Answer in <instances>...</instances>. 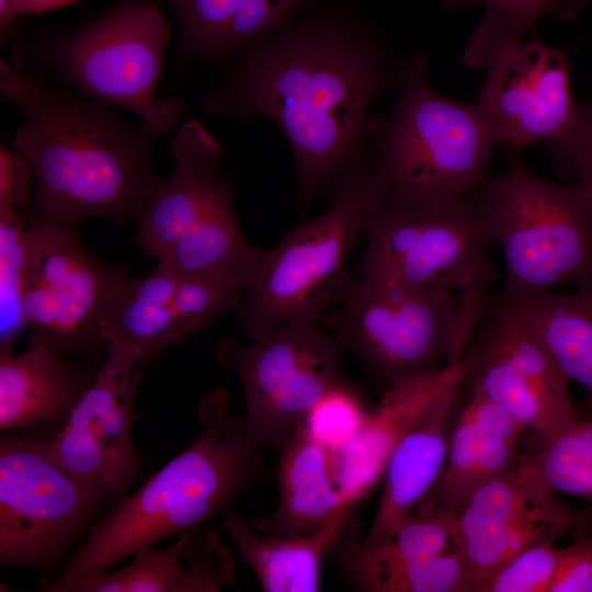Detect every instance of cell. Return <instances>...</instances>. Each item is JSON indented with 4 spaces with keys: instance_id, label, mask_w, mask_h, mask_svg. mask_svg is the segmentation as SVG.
I'll return each mask as SVG.
<instances>
[{
    "instance_id": "obj_7",
    "label": "cell",
    "mask_w": 592,
    "mask_h": 592,
    "mask_svg": "<svg viewBox=\"0 0 592 592\" xmlns=\"http://www.w3.org/2000/svg\"><path fill=\"white\" fill-rule=\"evenodd\" d=\"M426 69L421 53L401 61L394 110L389 117L367 119L366 136L392 195L462 197L485 183L498 144L476 103L437 93Z\"/></svg>"
},
{
    "instance_id": "obj_14",
    "label": "cell",
    "mask_w": 592,
    "mask_h": 592,
    "mask_svg": "<svg viewBox=\"0 0 592 592\" xmlns=\"http://www.w3.org/2000/svg\"><path fill=\"white\" fill-rule=\"evenodd\" d=\"M105 496L61 469L49 457L46 441L2 435L1 568L56 560Z\"/></svg>"
},
{
    "instance_id": "obj_36",
    "label": "cell",
    "mask_w": 592,
    "mask_h": 592,
    "mask_svg": "<svg viewBox=\"0 0 592 592\" xmlns=\"http://www.w3.org/2000/svg\"><path fill=\"white\" fill-rule=\"evenodd\" d=\"M548 592H592V534L572 536L560 556Z\"/></svg>"
},
{
    "instance_id": "obj_17",
    "label": "cell",
    "mask_w": 592,
    "mask_h": 592,
    "mask_svg": "<svg viewBox=\"0 0 592 592\" xmlns=\"http://www.w3.org/2000/svg\"><path fill=\"white\" fill-rule=\"evenodd\" d=\"M465 375L462 358L420 376L395 380L379 403L334 453L335 476L344 500L362 501L385 473L390 454L441 394Z\"/></svg>"
},
{
    "instance_id": "obj_2",
    "label": "cell",
    "mask_w": 592,
    "mask_h": 592,
    "mask_svg": "<svg viewBox=\"0 0 592 592\" xmlns=\"http://www.w3.org/2000/svg\"><path fill=\"white\" fill-rule=\"evenodd\" d=\"M0 96L25 116L12 147L32 166L31 213L73 228L91 217L138 220L167 178L151 167L164 134L106 105L25 76L0 60Z\"/></svg>"
},
{
    "instance_id": "obj_27",
    "label": "cell",
    "mask_w": 592,
    "mask_h": 592,
    "mask_svg": "<svg viewBox=\"0 0 592 592\" xmlns=\"http://www.w3.org/2000/svg\"><path fill=\"white\" fill-rule=\"evenodd\" d=\"M508 304L517 309L569 382L588 391L592 403V289L549 292Z\"/></svg>"
},
{
    "instance_id": "obj_30",
    "label": "cell",
    "mask_w": 592,
    "mask_h": 592,
    "mask_svg": "<svg viewBox=\"0 0 592 592\" xmlns=\"http://www.w3.org/2000/svg\"><path fill=\"white\" fill-rule=\"evenodd\" d=\"M24 261L23 218L18 209L0 206V352L12 351L18 333L25 328Z\"/></svg>"
},
{
    "instance_id": "obj_8",
    "label": "cell",
    "mask_w": 592,
    "mask_h": 592,
    "mask_svg": "<svg viewBox=\"0 0 592 592\" xmlns=\"http://www.w3.org/2000/svg\"><path fill=\"white\" fill-rule=\"evenodd\" d=\"M362 277L456 293L476 325L494 277L491 246L475 201L411 200L391 193L366 232Z\"/></svg>"
},
{
    "instance_id": "obj_16",
    "label": "cell",
    "mask_w": 592,
    "mask_h": 592,
    "mask_svg": "<svg viewBox=\"0 0 592 592\" xmlns=\"http://www.w3.org/2000/svg\"><path fill=\"white\" fill-rule=\"evenodd\" d=\"M171 153L174 172L137 220L138 244L158 261L209 209L234 195L232 180L219 167L221 146L198 121L179 127Z\"/></svg>"
},
{
    "instance_id": "obj_21",
    "label": "cell",
    "mask_w": 592,
    "mask_h": 592,
    "mask_svg": "<svg viewBox=\"0 0 592 592\" xmlns=\"http://www.w3.org/2000/svg\"><path fill=\"white\" fill-rule=\"evenodd\" d=\"M96 374L67 361L36 334L21 354L0 352L1 431L66 421Z\"/></svg>"
},
{
    "instance_id": "obj_34",
    "label": "cell",
    "mask_w": 592,
    "mask_h": 592,
    "mask_svg": "<svg viewBox=\"0 0 592 592\" xmlns=\"http://www.w3.org/2000/svg\"><path fill=\"white\" fill-rule=\"evenodd\" d=\"M587 0H444L446 10L464 9L485 4L498 14L519 37L525 38L530 27L542 15L561 20L574 16Z\"/></svg>"
},
{
    "instance_id": "obj_32",
    "label": "cell",
    "mask_w": 592,
    "mask_h": 592,
    "mask_svg": "<svg viewBox=\"0 0 592 592\" xmlns=\"http://www.w3.org/2000/svg\"><path fill=\"white\" fill-rule=\"evenodd\" d=\"M182 536L186 568L181 592H216L234 580V557L215 532L197 526Z\"/></svg>"
},
{
    "instance_id": "obj_15",
    "label": "cell",
    "mask_w": 592,
    "mask_h": 592,
    "mask_svg": "<svg viewBox=\"0 0 592 592\" xmlns=\"http://www.w3.org/2000/svg\"><path fill=\"white\" fill-rule=\"evenodd\" d=\"M143 364L133 353L107 346L101 371L62 428L46 441L49 457L61 469L106 494L128 489L140 469L130 430Z\"/></svg>"
},
{
    "instance_id": "obj_31",
    "label": "cell",
    "mask_w": 592,
    "mask_h": 592,
    "mask_svg": "<svg viewBox=\"0 0 592 592\" xmlns=\"http://www.w3.org/2000/svg\"><path fill=\"white\" fill-rule=\"evenodd\" d=\"M364 592H468L467 570L457 549L377 572L354 587Z\"/></svg>"
},
{
    "instance_id": "obj_12",
    "label": "cell",
    "mask_w": 592,
    "mask_h": 592,
    "mask_svg": "<svg viewBox=\"0 0 592 592\" xmlns=\"http://www.w3.org/2000/svg\"><path fill=\"white\" fill-rule=\"evenodd\" d=\"M24 221L25 328L45 339L59 355L93 350L124 272L95 259L73 228L33 213Z\"/></svg>"
},
{
    "instance_id": "obj_29",
    "label": "cell",
    "mask_w": 592,
    "mask_h": 592,
    "mask_svg": "<svg viewBox=\"0 0 592 592\" xmlns=\"http://www.w3.org/2000/svg\"><path fill=\"white\" fill-rule=\"evenodd\" d=\"M181 536L171 546L157 550L143 546L134 560L121 570L84 577L67 591L79 592H181L185 569L182 567Z\"/></svg>"
},
{
    "instance_id": "obj_35",
    "label": "cell",
    "mask_w": 592,
    "mask_h": 592,
    "mask_svg": "<svg viewBox=\"0 0 592 592\" xmlns=\"http://www.w3.org/2000/svg\"><path fill=\"white\" fill-rule=\"evenodd\" d=\"M553 148L560 166L577 178L592 203V104L578 106L572 130Z\"/></svg>"
},
{
    "instance_id": "obj_5",
    "label": "cell",
    "mask_w": 592,
    "mask_h": 592,
    "mask_svg": "<svg viewBox=\"0 0 592 592\" xmlns=\"http://www.w3.org/2000/svg\"><path fill=\"white\" fill-rule=\"evenodd\" d=\"M389 194L388 178L368 149L337 180L323 214L301 220L274 248L262 251L237 306L251 341L291 321L316 323L342 301L354 280L348 272L350 254Z\"/></svg>"
},
{
    "instance_id": "obj_18",
    "label": "cell",
    "mask_w": 592,
    "mask_h": 592,
    "mask_svg": "<svg viewBox=\"0 0 592 592\" xmlns=\"http://www.w3.org/2000/svg\"><path fill=\"white\" fill-rule=\"evenodd\" d=\"M468 392L457 413L444 469L414 510L423 515L457 512L480 485L516 466L525 432L504 409L477 392Z\"/></svg>"
},
{
    "instance_id": "obj_24",
    "label": "cell",
    "mask_w": 592,
    "mask_h": 592,
    "mask_svg": "<svg viewBox=\"0 0 592 592\" xmlns=\"http://www.w3.org/2000/svg\"><path fill=\"white\" fill-rule=\"evenodd\" d=\"M351 517L304 535L273 537L255 533L235 508H229L221 528L232 539L263 591L317 592L321 587L322 563Z\"/></svg>"
},
{
    "instance_id": "obj_3",
    "label": "cell",
    "mask_w": 592,
    "mask_h": 592,
    "mask_svg": "<svg viewBox=\"0 0 592 592\" xmlns=\"http://www.w3.org/2000/svg\"><path fill=\"white\" fill-rule=\"evenodd\" d=\"M197 415L202 431L196 440L109 511L47 591H67L143 546L200 526L266 476L262 447L242 417L231 413L225 387L202 398Z\"/></svg>"
},
{
    "instance_id": "obj_19",
    "label": "cell",
    "mask_w": 592,
    "mask_h": 592,
    "mask_svg": "<svg viewBox=\"0 0 592 592\" xmlns=\"http://www.w3.org/2000/svg\"><path fill=\"white\" fill-rule=\"evenodd\" d=\"M464 390L465 375L441 394L394 448L384 473V492L364 544H376L389 536L437 482Z\"/></svg>"
},
{
    "instance_id": "obj_33",
    "label": "cell",
    "mask_w": 592,
    "mask_h": 592,
    "mask_svg": "<svg viewBox=\"0 0 592 592\" xmlns=\"http://www.w3.org/2000/svg\"><path fill=\"white\" fill-rule=\"evenodd\" d=\"M559 556L555 540L531 545L490 574L479 592H548Z\"/></svg>"
},
{
    "instance_id": "obj_25",
    "label": "cell",
    "mask_w": 592,
    "mask_h": 592,
    "mask_svg": "<svg viewBox=\"0 0 592 592\" xmlns=\"http://www.w3.org/2000/svg\"><path fill=\"white\" fill-rule=\"evenodd\" d=\"M360 532L352 516L332 550L340 573L352 587L371 574L456 549V513H413L389 536L372 545L362 542Z\"/></svg>"
},
{
    "instance_id": "obj_13",
    "label": "cell",
    "mask_w": 592,
    "mask_h": 592,
    "mask_svg": "<svg viewBox=\"0 0 592 592\" xmlns=\"http://www.w3.org/2000/svg\"><path fill=\"white\" fill-rule=\"evenodd\" d=\"M462 362L465 389L500 406L539 442L582 419L569 379L511 304L487 299Z\"/></svg>"
},
{
    "instance_id": "obj_9",
    "label": "cell",
    "mask_w": 592,
    "mask_h": 592,
    "mask_svg": "<svg viewBox=\"0 0 592 592\" xmlns=\"http://www.w3.org/2000/svg\"><path fill=\"white\" fill-rule=\"evenodd\" d=\"M334 321V339L385 388L459 361L474 330L458 295L354 278Z\"/></svg>"
},
{
    "instance_id": "obj_10",
    "label": "cell",
    "mask_w": 592,
    "mask_h": 592,
    "mask_svg": "<svg viewBox=\"0 0 592 592\" xmlns=\"http://www.w3.org/2000/svg\"><path fill=\"white\" fill-rule=\"evenodd\" d=\"M341 351L334 338L307 321L284 323L251 345L218 340V362L243 388V426L262 448L280 452L320 401L351 384Z\"/></svg>"
},
{
    "instance_id": "obj_6",
    "label": "cell",
    "mask_w": 592,
    "mask_h": 592,
    "mask_svg": "<svg viewBox=\"0 0 592 592\" xmlns=\"http://www.w3.org/2000/svg\"><path fill=\"white\" fill-rule=\"evenodd\" d=\"M474 201L502 251L499 300L524 301L563 284L592 289V203L579 183H553L513 159Z\"/></svg>"
},
{
    "instance_id": "obj_11",
    "label": "cell",
    "mask_w": 592,
    "mask_h": 592,
    "mask_svg": "<svg viewBox=\"0 0 592 592\" xmlns=\"http://www.w3.org/2000/svg\"><path fill=\"white\" fill-rule=\"evenodd\" d=\"M463 60L486 70L476 105L498 146L519 149L542 140L555 145L572 130L578 106L560 50L536 35L525 42L488 10Z\"/></svg>"
},
{
    "instance_id": "obj_38",
    "label": "cell",
    "mask_w": 592,
    "mask_h": 592,
    "mask_svg": "<svg viewBox=\"0 0 592 592\" xmlns=\"http://www.w3.org/2000/svg\"><path fill=\"white\" fill-rule=\"evenodd\" d=\"M80 0H13L19 13L39 14L79 2Z\"/></svg>"
},
{
    "instance_id": "obj_23",
    "label": "cell",
    "mask_w": 592,
    "mask_h": 592,
    "mask_svg": "<svg viewBox=\"0 0 592 592\" xmlns=\"http://www.w3.org/2000/svg\"><path fill=\"white\" fill-rule=\"evenodd\" d=\"M309 0H163L179 21L170 75L182 76L196 60L221 57L286 22Z\"/></svg>"
},
{
    "instance_id": "obj_1",
    "label": "cell",
    "mask_w": 592,
    "mask_h": 592,
    "mask_svg": "<svg viewBox=\"0 0 592 592\" xmlns=\"http://www.w3.org/2000/svg\"><path fill=\"white\" fill-rule=\"evenodd\" d=\"M291 19V18H289ZM210 65L205 112L272 119L294 156L303 207L368 150L366 114L396 88L401 61L364 22L343 12L289 21Z\"/></svg>"
},
{
    "instance_id": "obj_37",
    "label": "cell",
    "mask_w": 592,
    "mask_h": 592,
    "mask_svg": "<svg viewBox=\"0 0 592 592\" xmlns=\"http://www.w3.org/2000/svg\"><path fill=\"white\" fill-rule=\"evenodd\" d=\"M31 163L18 151L0 147V206L24 209L31 200Z\"/></svg>"
},
{
    "instance_id": "obj_26",
    "label": "cell",
    "mask_w": 592,
    "mask_h": 592,
    "mask_svg": "<svg viewBox=\"0 0 592 592\" xmlns=\"http://www.w3.org/2000/svg\"><path fill=\"white\" fill-rule=\"evenodd\" d=\"M261 255L262 251L251 246L241 232L232 195L186 230L158 263L185 275L236 283L244 289Z\"/></svg>"
},
{
    "instance_id": "obj_28",
    "label": "cell",
    "mask_w": 592,
    "mask_h": 592,
    "mask_svg": "<svg viewBox=\"0 0 592 592\" xmlns=\"http://www.w3.org/2000/svg\"><path fill=\"white\" fill-rule=\"evenodd\" d=\"M526 459L550 492L582 498L592 506V413L540 441Z\"/></svg>"
},
{
    "instance_id": "obj_20",
    "label": "cell",
    "mask_w": 592,
    "mask_h": 592,
    "mask_svg": "<svg viewBox=\"0 0 592 592\" xmlns=\"http://www.w3.org/2000/svg\"><path fill=\"white\" fill-rule=\"evenodd\" d=\"M278 505L261 515L253 527L262 535L294 537L341 523L354 506L343 498L334 468V453L306 423L280 451Z\"/></svg>"
},
{
    "instance_id": "obj_22",
    "label": "cell",
    "mask_w": 592,
    "mask_h": 592,
    "mask_svg": "<svg viewBox=\"0 0 592 592\" xmlns=\"http://www.w3.org/2000/svg\"><path fill=\"white\" fill-rule=\"evenodd\" d=\"M182 274L158 263L148 275L127 278L114 296L101 326L107 346L145 362L162 349L197 332L182 289Z\"/></svg>"
},
{
    "instance_id": "obj_4",
    "label": "cell",
    "mask_w": 592,
    "mask_h": 592,
    "mask_svg": "<svg viewBox=\"0 0 592 592\" xmlns=\"http://www.w3.org/2000/svg\"><path fill=\"white\" fill-rule=\"evenodd\" d=\"M169 35L156 3L121 0L69 31L18 25L10 53L19 72L130 111L167 135L185 109L179 100L156 98Z\"/></svg>"
}]
</instances>
